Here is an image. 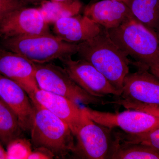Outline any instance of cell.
Wrapping results in <instances>:
<instances>
[{"label":"cell","mask_w":159,"mask_h":159,"mask_svg":"<svg viewBox=\"0 0 159 159\" xmlns=\"http://www.w3.org/2000/svg\"><path fill=\"white\" fill-rule=\"evenodd\" d=\"M77 44V54L93 65L121 94L130 61L110 37L107 29L102 27L99 34Z\"/></svg>","instance_id":"obj_1"},{"label":"cell","mask_w":159,"mask_h":159,"mask_svg":"<svg viewBox=\"0 0 159 159\" xmlns=\"http://www.w3.org/2000/svg\"><path fill=\"white\" fill-rule=\"evenodd\" d=\"M110 37L120 49L137 61L139 68L153 74L159 69V43L157 34L131 18L115 29Z\"/></svg>","instance_id":"obj_2"},{"label":"cell","mask_w":159,"mask_h":159,"mask_svg":"<svg viewBox=\"0 0 159 159\" xmlns=\"http://www.w3.org/2000/svg\"><path fill=\"white\" fill-rule=\"evenodd\" d=\"M34 107L30 133L34 147H44L51 150L55 158L65 159L72 154L75 138L67 124L31 99Z\"/></svg>","instance_id":"obj_3"},{"label":"cell","mask_w":159,"mask_h":159,"mask_svg":"<svg viewBox=\"0 0 159 159\" xmlns=\"http://www.w3.org/2000/svg\"><path fill=\"white\" fill-rule=\"evenodd\" d=\"M7 51L37 64L49 63L77 54L78 44L64 41L52 33L2 39Z\"/></svg>","instance_id":"obj_4"},{"label":"cell","mask_w":159,"mask_h":159,"mask_svg":"<svg viewBox=\"0 0 159 159\" xmlns=\"http://www.w3.org/2000/svg\"><path fill=\"white\" fill-rule=\"evenodd\" d=\"M35 77L39 88L85 105L104 104L100 98L87 93L71 79L65 69L54 64L35 63Z\"/></svg>","instance_id":"obj_5"},{"label":"cell","mask_w":159,"mask_h":159,"mask_svg":"<svg viewBox=\"0 0 159 159\" xmlns=\"http://www.w3.org/2000/svg\"><path fill=\"white\" fill-rule=\"evenodd\" d=\"M112 130L89 119L75 134L72 156L77 159H111L118 141Z\"/></svg>","instance_id":"obj_6"},{"label":"cell","mask_w":159,"mask_h":159,"mask_svg":"<svg viewBox=\"0 0 159 159\" xmlns=\"http://www.w3.org/2000/svg\"><path fill=\"white\" fill-rule=\"evenodd\" d=\"M87 116L94 122L110 129L119 128L125 133H145L159 128V118L142 111L127 110L111 113L83 108Z\"/></svg>","instance_id":"obj_7"},{"label":"cell","mask_w":159,"mask_h":159,"mask_svg":"<svg viewBox=\"0 0 159 159\" xmlns=\"http://www.w3.org/2000/svg\"><path fill=\"white\" fill-rule=\"evenodd\" d=\"M119 98L106 103L159 106V78L147 69L139 68L124 78Z\"/></svg>","instance_id":"obj_8"},{"label":"cell","mask_w":159,"mask_h":159,"mask_svg":"<svg viewBox=\"0 0 159 159\" xmlns=\"http://www.w3.org/2000/svg\"><path fill=\"white\" fill-rule=\"evenodd\" d=\"M60 60L71 79L90 95L98 98L121 95L104 75L85 60H74L72 56H68Z\"/></svg>","instance_id":"obj_9"},{"label":"cell","mask_w":159,"mask_h":159,"mask_svg":"<svg viewBox=\"0 0 159 159\" xmlns=\"http://www.w3.org/2000/svg\"><path fill=\"white\" fill-rule=\"evenodd\" d=\"M51 33L39 8L23 7L12 11L0 22V37L29 36Z\"/></svg>","instance_id":"obj_10"},{"label":"cell","mask_w":159,"mask_h":159,"mask_svg":"<svg viewBox=\"0 0 159 159\" xmlns=\"http://www.w3.org/2000/svg\"><path fill=\"white\" fill-rule=\"evenodd\" d=\"M31 99H34L67 124L74 136L89 118L77 103L65 97L39 89Z\"/></svg>","instance_id":"obj_11"},{"label":"cell","mask_w":159,"mask_h":159,"mask_svg":"<svg viewBox=\"0 0 159 159\" xmlns=\"http://www.w3.org/2000/svg\"><path fill=\"white\" fill-rule=\"evenodd\" d=\"M35 73V63L11 51L1 50L0 74L17 83L31 98L39 89Z\"/></svg>","instance_id":"obj_12"},{"label":"cell","mask_w":159,"mask_h":159,"mask_svg":"<svg viewBox=\"0 0 159 159\" xmlns=\"http://www.w3.org/2000/svg\"><path fill=\"white\" fill-rule=\"evenodd\" d=\"M0 98L16 115L23 131L30 132L34 107L28 93L16 82L0 74Z\"/></svg>","instance_id":"obj_13"},{"label":"cell","mask_w":159,"mask_h":159,"mask_svg":"<svg viewBox=\"0 0 159 159\" xmlns=\"http://www.w3.org/2000/svg\"><path fill=\"white\" fill-rule=\"evenodd\" d=\"M84 15L107 30L117 28L133 18L128 6L120 0H102L89 5Z\"/></svg>","instance_id":"obj_14"},{"label":"cell","mask_w":159,"mask_h":159,"mask_svg":"<svg viewBox=\"0 0 159 159\" xmlns=\"http://www.w3.org/2000/svg\"><path fill=\"white\" fill-rule=\"evenodd\" d=\"M102 28L84 15L78 14L58 20L54 24L53 32L64 41L78 44L96 36Z\"/></svg>","instance_id":"obj_15"},{"label":"cell","mask_w":159,"mask_h":159,"mask_svg":"<svg viewBox=\"0 0 159 159\" xmlns=\"http://www.w3.org/2000/svg\"><path fill=\"white\" fill-rule=\"evenodd\" d=\"M133 17L156 34L159 33V0H131L126 4Z\"/></svg>","instance_id":"obj_16"},{"label":"cell","mask_w":159,"mask_h":159,"mask_svg":"<svg viewBox=\"0 0 159 159\" xmlns=\"http://www.w3.org/2000/svg\"><path fill=\"white\" fill-rule=\"evenodd\" d=\"M39 9L47 23L54 24L62 18L79 14L82 5L79 0L69 3L44 0Z\"/></svg>","instance_id":"obj_17"},{"label":"cell","mask_w":159,"mask_h":159,"mask_svg":"<svg viewBox=\"0 0 159 159\" xmlns=\"http://www.w3.org/2000/svg\"><path fill=\"white\" fill-rule=\"evenodd\" d=\"M23 132L16 115L0 98V142L6 146Z\"/></svg>","instance_id":"obj_18"},{"label":"cell","mask_w":159,"mask_h":159,"mask_svg":"<svg viewBox=\"0 0 159 159\" xmlns=\"http://www.w3.org/2000/svg\"><path fill=\"white\" fill-rule=\"evenodd\" d=\"M111 159H159V151L144 144L122 142L118 138V143Z\"/></svg>","instance_id":"obj_19"},{"label":"cell","mask_w":159,"mask_h":159,"mask_svg":"<svg viewBox=\"0 0 159 159\" xmlns=\"http://www.w3.org/2000/svg\"><path fill=\"white\" fill-rule=\"evenodd\" d=\"M31 140L20 137L6 146L7 159H28L32 151Z\"/></svg>","instance_id":"obj_20"},{"label":"cell","mask_w":159,"mask_h":159,"mask_svg":"<svg viewBox=\"0 0 159 159\" xmlns=\"http://www.w3.org/2000/svg\"><path fill=\"white\" fill-rule=\"evenodd\" d=\"M118 135L119 140L122 142L144 144L159 151V128L145 133L131 134L118 133Z\"/></svg>","instance_id":"obj_21"},{"label":"cell","mask_w":159,"mask_h":159,"mask_svg":"<svg viewBox=\"0 0 159 159\" xmlns=\"http://www.w3.org/2000/svg\"><path fill=\"white\" fill-rule=\"evenodd\" d=\"M27 6L23 0H0V22L12 11Z\"/></svg>","instance_id":"obj_22"},{"label":"cell","mask_w":159,"mask_h":159,"mask_svg":"<svg viewBox=\"0 0 159 159\" xmlns=\"http://www.w3.org/2000/svg\"><path fill=\"white\" fill-rule=\"evenodd\" d=\"M55 156L51 150L44 147H34L28 159H52Z\"/></svg>","instance_id":"obj_23"},{"label":"cell","mask_w":159,"mask_h":159,"mask_svg":"<svg viewBox=\"0 0 159 159\" xmlns=\"http://www.w3.org/2000/svg\"><path fill=\"white\" fill-rule=\"evenodd\" d=\"M125 108L142 111L159 118V106L144 105L141 104H128L123 106Z\"/></svg>","instance_id":"obj_24"},{"label":"cell","mask_w":159,"mask_h":159,"mask_svg":"<svg viewBox=\"0 0 159 159\" xmlns=\"http://www.w3.org/2000/svg\"><path fill=\"white\" fill-rule=\"evenodd\" d=\"M7 159L6 151L4 149L0 142V159Z\"/></svg>","instance_id":"obj_25"},{"label":"cell","mask_w":159,"mask_h":159,"mask_svg":"<svg viewBox=\"0 0 159 159\" xmlns=\"http://www.w3.org/2000/svg\"><path fill=\"white\" fill-rule=\"evenodd\" d=\"M26 5H28L29 4H31V3H36L39 2H43L44 0H23Z\"/></svg>","instance_id":"obj_26"},{"label":"cell","mask_w":159,"mask_h":159,"mask_svg":"<svg viewBox=\"0 0 159 159\" xmlns=\"http://www.w3.org/2000/svg\"><path fill=\"white\" fill-rule=\"evenodd\" d=\"M54 2H59L69 3L75 2L77 0H51Z\"/></svg>","instance_id":"obj_27"},{"label":"cell","mask_w":159,"mask_h":159,"mask_svg":"<svg viewBox=\"0 0 159 159\" xmlns=\"http://www.w3.org/2000/svg\"><path fill=\"white\" fill-rule=\"evenodd\" d=\"M154 75L159 78V70H158L157 71V72L154 74Z\"/></svg>","instance_id":"obj_28"},{"label":"cell","mask_w":159,"mask_h":159,"mask_svg":"<svg viewBox=\"0 0 159 159\" xmlns=\"http://www.w3.org/2000/svg\"><path fill=\"white\" fill-rule=\"evenodd\" d=\"M120 1H122V2H124V3H125V4H127L128 2H130L131 0H120Z\"/></svg>","instance_id":"obj_29"},{"label":"cell","mask_w":159,"mask_h":159,"mask_svg":"<svg viewBox=\"0 0 159 159\" xmlns=\"http://www.w3.org/2000/svg\"><path fill=\"white\" fill-rule=\"evenodd\" d=\"M157 37L158 39V41L159 43V33L158 34H157Z\"/></svg>","instance_id":"obj_30"},{"label":"cell","mask_w":159,"mask_h":159,"mask_svg":"<svg viewBox=\"0 0 159 159\" xmlns=\"http://www.w3.org/2000/svg\"><path fill=\"white\" fill-rule=\"evenodd\" d=\"M1 49H0V54H1Z\"/></svg>","instance_id":"obj_31"}]
</instances>
